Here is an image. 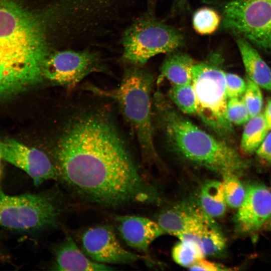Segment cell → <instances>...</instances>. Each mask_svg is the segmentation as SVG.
<instances>
[{
    "label": "cell",
    "instance_id": "obj_12",
    "mask_svg": "<svg viewBox=\"0 0 271 271\" xmlns=\"http://www.w3.org/2000/svg\"><path fill=\"white\" fill-rule=\"evenodd\" d=\"M237 209L235 222L239 231L248 233L258 230L271 216V191L261 183L248 184Z\"/></svg>",
    "mask_w": 271,
    "mask_h": 271
},
{
    "label": "cell",
    "instance_id": "obj_19",
    "mask_svg": "<svg viewBox=\"0 0 271 271\" xmlns=\"http://www.w3.org/2000/svg\"><path fill=\"white\" fill-rule=\"evenodd\" d=\"M199 202L201 209L209 216L214 218L223 216L227 204L222 182L209 180L204 183L200 190Z\"/></svg>",
    "mask_w": 271,
    "mask_h": 271
},
{
    "label": "cell",
    "instance_id": "obj_11",
    "mask_svg": "<svg viewBox=\"0 0 271 271\" xmlns=\"http://www.w3.org/2000/svg\"><path fill=\"white\" fill-rule=\"evenodd\" d=\"M81 241L85 254L99 263L126 264L140 258L124 248L113 229L106 225L88 228L82 233Z\"/></svg>",
    "mask_w": 271,
    "mask_h": 271
},
{
    "label": "cell",
    "instance_id": "obj_18",
    "mask_svg": "<svg viewBox=\"0 0 271 271\" xmlns=\"http://www.w3.org/2000/svg\"><path fill=\"white\" fill-rule=\"evenodd\" d=\"M196 237L205 256L218 255L225 248V238L214 218L204 212Z\"/></svg>",
    "mask_w": 271,
    "mask_h": 271
},
{
    "label": "cell",
    "instance_id": "obj_23",
    "mask_svg": "<svg viewBox=\"0 0 271 271\" xmlns=\"http://www.w3.org/2000/svg\"><path fill=\"white\" fill-rule=\"evenodd\" d=\"M221 22L219 15L212 8L204 7L196 10L192 17V25L199 35H208L215 32Z\"/></svg>",
    "mask_w": 271,
    "mask_h": 271
},
{
    "label": "cell",
    "instance_id": "obj_30",
    "mask_svg": "<svg viewBox=\"0 0 271 271\" xmlns=\"http://www.w3.org/2000/svg\"><path fill=\"white\" fill-rule=\"evenodd\" d=\"M264 119L269 130L271 129V98L268 99L264 112L263 113Z\"/></svg>",
    "mask_w": 271,
    "mask_h": 271
},
{
    "label": "cell",
    "instance_id": "obj_9",
    "mask_svg": "<svg viewBox=\"0 0 271 271\" xmlns=\"http://www.w3.org/2000/svg\"><path fill=\"white\" fill-rule=\"evenodd\" d=\"M101 68L100 59L94 53L60 51L48 55L43 65V76L50 82L71 88Z\"/></svg>",
    "mask_w": 271,
    "mask_h": 271
},
{
    "label": "cell",
    "instance_id": "obj_20",
    "mask_svg": "<svg viewBox=\"0 0 271 271\" xmlns=\"http://www.w3.org/2000/svg\"><path fill=\"white\" fill-rule=\"evenodd\" d=\"M263 113L251 117L245 123L242 134L240 148L246 154L256 152L269 131Z\"/></svg>",
    "mask_w": 271,
    "mask_h": 271
},
{
    "label": "cell",
    "instance_id": "obj_13",
    "mask_svg": "<svg viewBox=\"0 0 271 271\" xmlns=\"http://www.w3.org/2000/svg\"><path fill=\"white\" fill-rule=\"evenodd\" d=\"M115 220L123 240L136 249L147 251L155 239L164 234L157 222L145 217L121 215Z\"/></svg>",
    "mask_w": 271,
    "mask_h": 271
},
{
    "label": "cell",
    "instance_id": "obj_28",
    "mask_svg": "<svg viewBox=\"0 0 271 271\" xmlns=\"http://www.w3.org/2000/svg\"><path fill=\"white\" fill-rule=\"evenodd\" d=\"M189 268L191 270L205 271H220L230 269L222 264L206 260L204 257L197 260Z\"/></svg>",
    "mask_w": 271,
    "mask_h": 271
},
{
    "label": "cell",
    "instance_id": "obj_15",
    "mask_svg": "<svg viewBox=\"0 0 271 271\" xmlns=\"http://www.w3.org/2000/svg\"><path fill=\"white\" fill-rule=\"evenodd\" d=\"M53 269L55 270H111L109 265L90 259L70 236L57 248Z\"/></svg>",
    "mask_w": 271,
    "mask_h": 271
},
{
    "label": "cell",
    "instance_id": "obj_27",
    "mask_svg": "<svg viewBox=\"0 0 271 271\" xmlns=\"http://www.w3.org/2000/svg\"><path fill=\"white\" fill-rule=\"evenodd\" d=\"M225 91L228 99L240 97L244 94L246 82L238 75L225 72Z\"/></svg>",
    "mask_w": 271,
    "mask_h": 271
},
{
    "label": "cell",
    "instance_id": "obj_29",
    "mask_svg": "<svg viewBox=\"0 0 271 271\" xmlns=\"http://www.w3.org/2000/svg\"><path fill=\"white\" fill-rule=\"evenodd\" d=\"M255 153L260 160L271 163V129Z\"/></svg>",
    "mask_w": 271,
    "mask_h": 271
},
{
    "label": "cell",
    "instance_id": "obj_24",
    "mask_svg": "<svg viewBox=\"0 0 271 271\" xmlns=\"http://www.w3.org/2000/svg\"><path fill=\"white\" fill-rule=\"evenodd\" d=\"M222 177L223 180L222 182L226 204L230 207L238 208L244 198L245 188L236 174H228Z\"/></svg>",
    "mask_w": 271,
    "mask_h": 271
},
{
    "label": "cell",
    "instance_id": "obj_31",
    "mask_svg": "<svg viewBox=\"0 0 271 271\" xmlns=\"http://www.w3.org/2000/svg\"><path fill=\"white\" fill-rule=\"evenodd\" d=\"M263 227H264L266 229L271 231V216L266 222Z\"/></svg>",
    "mask_w": 271,
    "mask_h": 271
},
{
    "label": "cell",
    "instance_id": "obj_6",
    "mask_svg": "<svg viewBox=\"0 0 271 271\" xmlns=\"http://www.w3.org/2000/svg\"><path fill=\"white\" fill-rule=\"evenodd\" d=\"M60 210L50 196L25 193L11 196L0 189V226L18 230H35L53 226Z\"/></svg>",
    "mask_w": 271,
    "mask_h": 271
},
{
    "label": "cell",
    "instance_id": "obj_10",
    "mask_svg": "<svg viewBox=\"0 0 271 271\" xmlns=\"http://www.w3.org/2000/svg\"><path fill=\"white\" fill-rule=\"evenodd\" d=\"M0 152L3 160L25 172L36 186L58 178L54 164L41 150L6 139L0 141Z\"/></svg>",
    "mask_w": 271,
    "mask_h": 271
},
{
    "label": "cell",
    "instance_id": "obj_8",
    "mask_svg": "<svg viewBox=\"0 0 271 271\" xmlns=\"http://www.w3.org/2000/svg\"><path fill=\"white\" fill-rule=\"evenodd\" d=\"M44 60L26 47L0 37V77L20 93L44 79Z\"/></svg>",
    "mask_w": 271,
    "mask_h": 271
},
{
    "label": "cell",
    "instance_id": "obj_21",
    "mask_svg": "<svg viewBox=\"0 0 271 271\" xmlns=\"http://www.w3.org/2000/svg\"><path fill=\"white\" fill-rule=\"evenodd\" d=\"M172 256L178 264L189 268L197 260L205 256L198 240L191 236L179 239L173 247Z\"/></svg>",
    "mask_w": 271,
    "mask_h": 271
},
{
    "label": "cell",
    "instance_id": "obj_7",
    "mask_svg": "<svg viewBox=\"0 0 271 271\" xmlns=\"http://www.w3.org/2000/svg\"><path fill=\"white\" fill-rule=\"evenodd\" d=\"M222 16L224 29L271 54V0H233Z\"/></svg>",
    "mask_w": 271,
    "mask_h": 271
},
{
    "label": "cell",
    "instance_id": "obj_22",
    "mask_svg": "<svg viewBox=\"0 0 271 271\" xmlns=\"http://www.w3.org/2000/svg\"><path fill=\"white\" fill-rule=\"evenodd\" d=\"M168 96L181 112L196 115L197 103L192 84L172 85L168 91Z\"/></svg>",
    "mask_w": 271,
    "mask_h": 271
},
{
    "label": "cell",
    "instance_id": "obj_14",
    "mask_svg": "<svg viewBox=\"0 0 271 271\" xmlns=\"http://www.w3.org/2000/svg\"><path fill=\"white\" fill-rule=\"evenodd\" d=\"M203 210L189 206H181L161 213L157 223L164 234L176 237L182 235L195 236L200 226Z\"/></svg>",
    "mask_w": 271,
    "mask_h": 271
},
{
    "label": "cell",
    "instance_id": "obj_4",
    "mask_svg": "<svg viewBox=\"0 0 271 271\" xmlns=\"http://www.w3.org/2000/svg\"><path fill=\"white\" fill-rule=\"evenodd\" d=\"M153 6L151 3L123 35V57L133 66H142L154 56L180 49L185 45L183 34L157 18Z\"/></svg>",
    "mask_w": 271,
    "mask_h": 271
},
{
    "label": "cell",
    "instance_id": "obj_16",
    "mask_svg": "<svg viewBox=\"0 0 271 271\" xmlns=\"http://www.w3.org/2000/svg\"><path fill=\"white\" fill-rule=\"evenodd\" d=\"M238 47L247 77L261 88L271 92V69L248 41L237 37Z\"/></svg>",
    "mask_w": 271,
    "mask_h": 271
},
{
    "label": "cell",
    "instance_id": "obj_17",
    "mask_svg": "<svg viewBox=\"0 0 271 271\" xmlns=\"http://www.w3.org/2000/svg\"><path fill=\"white\" fill-rule=\"evenodd\" d=\"M195 60L180 49L167 54L161 67L162 75L172 85L191 84Z\"/></svg>",
    "mask_w": 271,
    "mask_h": 271
},
{
    "label": "cell",
    "instance_id": "obj_25",
    "mask_svg": "<svg viewBox=\"0 0 271 271\" xmlns=\"http://www.w3.org/2000/svg\"><path fill=\"white\" fill-rule=\"evenodd\" d=\"M246 78V87L242 98L250 118L261 112L263 98L261 88L247 77Z\"/></svg>",
    "mask_w": 271,
    "mask_h": 271
},
{
    "label": "cell",
    "instance_id": "obj_2",
    "mask_svg": "<svg viewBox=\"0 0 271 271\" xmlns=\"http://www.w3.org/2000/svg\"><path fill=\"white\" fill-rule=\"evenodd\" d=\"M154 104L159 120L174 150L182 157L223 176L237 175L248 163L232 147L203 130L176 110L158 91Z\"/></svg>",
    "mask_w": 271,
    "mask_h": 271
},
{
    "label": "cell",
    "instance_id": "obj_5",
    "mask_svg": "<svg viewBox=\"0 0 271 271\" xmlns=\"http://www.w3.org/2000/svg\"><path fill=\"white\" fill-rule=\"evenodd\" d=\"M196 100V115L220 135L232 130L226 115L228 98L225 91V72L211 61L195 62L192 82Z\"/></svg>",
    "mask_w": 271,
    "mask_h": 271
},
{
    "label": "cell",
    "instance_id": "obj_26",
    "mask_svg": "<svg viewBox=\"0 0 271 271\" xmlns=\"http://www.w3.org/2000/svg\"><path fill=\"white\" fill-rule=\"evenodd\" d=\"M226 115L232 125H241L247 122L250 116L242 96L228 99Z\"/></svg>",
    "mask_w": 271,
    "mask_h": 271
},
{
    "label": "cell",
    "instance_id": "obj_32",
    "mask_svg": "<svg viewBox=\"0 0 271 271\" xmlns=\"http://www.w3.org/2000/svg\"><path fill=\"white\" fill-rule=\"evenodd\" d=\"M2 159V157L0 152V180L1 179L2 175V171L1 164Z\"/></svg>",
    "mask_w": 271,
    "mask_h": 271
},
{
    "label": "cell",
    "instance_id": "obj_3",
    "mask_svg": "<svg viewBox=\"0 0 271 271\" xmlns=\"http://www.w3.org/2000/svg\"><path fill=\"white\" fill-rule=\"evenodd\" d=\"M141 67L133 66L127 69L117 88L105 90L89 86L88 90L117 102L143 152L155 157L151 97L153 78Z\"/></svg>",
    "mask_w": 271,
    "mask_h": 271
},
{
    "label": "cell",
    "instance_id": "obj_1",
    "mask_svg": "<svg viewBox=\"0 0 271 271\" xmlns=\"http://www.w3.org/2000/svg\"><path fill=\"white\" fill-rule=\"evenodd\" d=\"M58 178L82 197L115 207L157 200L143 179L113 123L102 115H85L71 122L54 148Z\"/></svg>",
    "mask_w": 271,
    "mask_h": 271
}]
</instances>
